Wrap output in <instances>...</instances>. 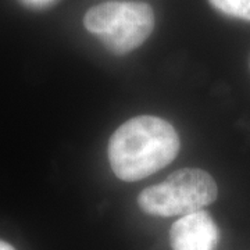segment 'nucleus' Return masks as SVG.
Wrapping results in <instances>:
<instances>
[{
    "instance_id": "nucleus-5",
    "label": "nucleus",
    "mask_w": 250,
    "mask_h": 250,
    "mask_svg": "<svg viewBox=\"0 0 250 250\" xmlns=\"http://www.w3.org/2000/svg\"><path fill=\"white\" fill-rule=\"evenodd\" d=\"M210 3L227 16L250 21V0H210Z\"/></svg>"
},
{
    "instance_id": "nucleus-6",
    "label": "nucleus",
    "mask_w": 250,
    "mask_h": 250,
    "mask_svg": "<svg viewBox=\"0 0 250 250\" xmlns=\"http://www.w3.org/2000/svg\"><path fill=\"white\" fill-rule=\"evenodd\" d=\"M0 250H16V249H14L10 243L0 239Z\"/></svg>"
},
{
    "instance_id": "nucleus-4",
    "label": "nucleus",
    "mask_w": 250,
    "mask_h": 250,
    "mask_svg": "<svg viewBox=\"0 0 250 250\" xmlns=\"http://www.w3.org/2000/svg\"><path fill=\"white\" fill-rule=\"evenodd\" d=\"M220 232L211 215L196 211L184 215L171 227L172 250H215Z\"/></svg>"
},
{
    "instance_id": "nucleus-1",
    "label": "nucleus",
    "mask_w": 250,
    "mask_h": 250,
    "mask_svg": "<svg viewBox=\"0 0 250 250\" xmlns=\"http://www.w3.org/2000/svg\"><path fill=\"white\" fill-rule=\"evenodd\" d=\"M179 136L166 120L138 116L120 125L108 142V160L117 178L134 182L160 171L177 157Z\"/></svg>"
},
{
    "instance_id": "nucleus-3",
    "label": "nucleus",
    "mask_w": 250,
    "mask_h": 250,
    "mask_svg": "<svg viewBox=\"0 0 250 250\" xmlns=\"http://www.w3.org/2000/svg\"><path fill=\"white\" fill-rule=\"evenodd\" d=\"M85 28L100 38L108 50L125 54L139 47L154 28L150 6L131 1H107L88 10Z\"/></svg>"
},
{
    "instance_id": "nucleus-2",
    "label": "nucleus",
    "mask_w": 250,
    "mask_h": 250,
    "mask_svg": "<svg viewBox=\"0 0 250 250\" xmlns=\"http://www.w3.org/2000/svg\"><path fill=\"white\" fill-rule=\"evenodd\" d=\"M214 178L200 168H182L164 182L143 189L138 205L146 214L157 217L188 215L200 211L217 199Z\"/></svg>"
},
{
    "instance_id": "nucleus-7",
    "label": "nucleus",
    "mask_w": 250,
    "mask_h": 250,
    "mask_svg": "<svg viewBox=\"0 0 250 250\" xmlns=\"http://www.w3.org/2000/svg\"><path fill=\"white\" fill-rule=\"evenodd\" d=\"M36 1H41V0H36Z\"/></svg>"
}]
</instances>
